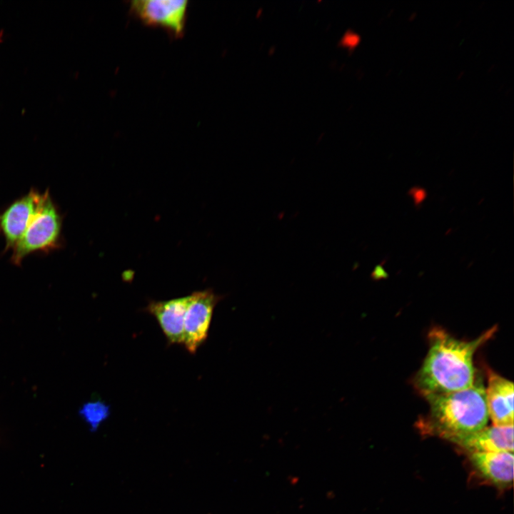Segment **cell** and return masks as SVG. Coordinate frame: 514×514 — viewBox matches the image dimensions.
<instances>
[{
	"mask_svg": "<svg viewBox=\"0 0 514 514\" xmlns=\"http://www.w3.org/2000/svg\"><path fill=\"white\" fill-rule=\"evenodd\" d=\"M496 329L494 326L471 341L456 338L439 327L430 330L427 355L414 378L418 391L425 398L471 387L476 377L474 354Z\"/></svg>",
	"mask_w": 514,
	"mask_h": 514,
	"instance_id": "1",
	"label": "cell"
},
{
	"mask_svg": "<svg viewBox=\"0 0 514 514\" xmlns=\"http://www.w3.org/2000/svg\"><path fill=\"white\" fill-rule=\"evenodd\" d=\"M485 388L476 375L468 388L425 397L429 409L420 428L453 443L485 428L489 418Z\"/></svg>",
	"mask_w": 514,
	"mask_h": 514,
	"instance_id": "2",
	"label": "cell"
},
{
	"mask_svg": "<svg viewBox=\"0 0 514 514\" xmlns=\"http://www.w3.org/2000/svg\"><path fill=\"white\" fill-rule=\"evenodd\" d=\"M61 230L62 216L46 190L37 213L12 249V263L20 266L28 255L57 249L61 245Z\"/></svg>",
	"mask_w": 514,
	"mask_h": 514,
	"instance_id": "3",
	"label": "cell"
},
{
	"mask_svg": "<svg viewBox=\"0 0 514 514\" xmlns=\"http://www.w3.org/2000/svg\"><path fill=\"white\" fill-rule=\"evenodd\" d=\"M186 309L183 343L186 349L194 354L207 338L213 312L221 296L211 289L196 291Z\"/></svg>",
	"mask_w": 514,
	"mask_h": 514,
	"instance_id": "4",
	"label": "cell"
},
{
	"mask_svg": "<svg viewBox=\"0 0 514 514\" xmlns=\"http://www.w3.org/2000/svg\"><path fill=\"white\" fill-rule=\"evenodd\" d=\"M186 0H134L131 11L144 24L159 26L176 36H182L188 9Z\"/></svg>",
	"mask_w": 514,
	"mask_h": 514,
	"instance_id": "5",
	"label": "cell"
},
{
	"mask_svg": "<svg viewBox=\"0 0 514 514\" xmlns=\"http://www.w3.org/2000/svg\"><path fill=\"white\" fill-rule=\"evenodd\" d=\"M46 191L31 188L28 193L13 201L0 213V234L5 241L4 252L13 249L37 213Z\"/></svg>",
	"mask_w": 514,
	"mask_h": 514,
	"instance_id": "6",
	"label": "cell"
},
{
	"mask_svg": "<svg viewBox=\"0 0 514 514\" xmlns=\"http://www.w3.org/2000/svg\"><path fill=\"white\" fill-rule=\"evenodd\" d=\"M191 295L148 303L145 310L154 316L170 344H182L184 318Z\"/></svg>",
	"mask_w": 514,
	"mask_h": 514,
	"instance_id": "7",
	"label": "cell"
},
{
	"mask_svg": "<svg viewBox=\"0 0 514 514\" xmlns=\"http://www.w3.org/2000/svg\"><path fill=\"white\" fill-rule=\"evenodd\" d=\"M485 391L488 415L493 425H513V382L489 371Z\"/></svg>",
	"mask_w": 514,
	"mask_h": 514,
	"instance_id": "8",
	"label": "cell"
},
{
	"mask_svg": "<svg viewBox=\"0 0 514 514\" xmlns=\"http://www.w3.org/2000/svg\"><path fill=\"white\" fill-rule=\"evenodd\" d=\"M472 452L513 451V425L485 427L453 442Z\"/></svg>",
	"mask_w": 514,
	"mask_h": 514,
	"instance_id": "9",
	"label": "cell"
},
{
	"mask_svg": "<svg viewBox=\"0 0 514 514\" xmlns=\"http://www.w3.org/2000/svg\"><path fill=\"white\" fill-rule=\"evenodd\" d=\"M470 459L474 468L486 480L498 486H508L513 480L512 452H472Z\"/></svg>",
	"mask_w": 514,
	"mask_h": 514,
	"instance_id": "10",
	"label": "cell"
},
{
	"mask_svg": "<svg viewBox=\"0 0 514 514\" xmlns=\"http://www.w3.org/2000/svg\"><path fill=\"white\" fill-rule=\"evenodd\" d=\"M79 413L90 425L91 430L95 431L109 416L110 405L101 400L90 401L84 404Z\"/></svg>",
	"mask_w": 514,
	"mask_h": 514,
	"instance_id": "11",
	"label": "cell"
},
{
	"mask_svg": "<svg viewBox=\"0 0 514 514\" xmlns=\"http://www.w3.org/2000/svg\"><path fill=\"white\" fill-rule=\"evenodd\" d=\"M408 195L412 198L416 207L420 206L428 196L427 191L418 186L411 187L408 191Z\"/></svg>",
	"mask_w": 514,
	"mask_h": 514,
	"instance_id": "12",
	"label": "cell"
},
{
	"mask_svg": "<svg viewBox=\"0 0 514 514\" xmlns=\"http://www.w3.org/2000/svg\"><path fill=\"white\" fill-rule=\"evenodd\" d=\"M371 277L376 280L387 278L388 277V273L384 269L382 262L380 264L376 266L374 270L371 273Z\"/></svg>",
	"mask_w": 514,
	"mask_h": 514,
	"instance_id": "13",
	"label": "cell"
},
{
	"mask_svg": "<svg viewBox=\"0 0 514 514\" xmlns=\"http://www.w3.org/2000/svg\"><path fill=\"white\" fill-rule=\"evenodd\" d=\"M358 41H359V37L357 35L353 34H349L346 39V44L348 45L349 46H354L356 44H358Z\"/></svg>",
	"mask_w": 514,
	"mask_h": 514,
	"instance_id": "14",
	"label": "cell"
}]
</instances>
